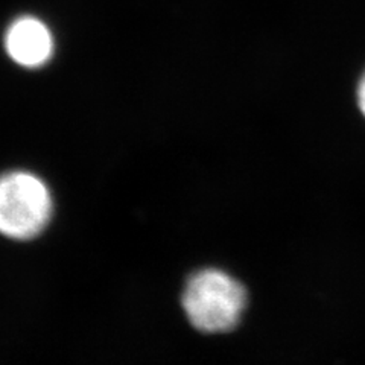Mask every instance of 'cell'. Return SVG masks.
<instances>
[{"label": "cell", "instance_id": "6da1fadb", "mask_svg": "<svg viewBox=\"0 0 365 365\" xmlns=\"http://www.w3.org/2000/svg\"><path fill=\"white\" fill-rule=\"evenodd\" d=\"M181 303L193 327L205 334H221L241 322L247 291L225 271L204 268L187 279Z\"/></svg>", "mask_w": 365, "mask_h": 365}, {"label": "cell", "instance_id": "7a4b0ae2", "mask_svg": "<svg viewBox=\"0 0 365 365\" xmlns=\"http://www.w3.org/2000/svg\"><path fill=\"white\" fill-rule=\"evenodd\" d=\"M53 201L48 185L28 170L0 174V235L31 241L49 225Z\"/></svg>", "mask_w": 365, "mask_h": 365}, {"label": "cell", "instance_id": "3957f363", "mask_svg": "<svg viewBox=\"0 0 365 365\" xmlns=\"http://www.w3.org/2000/svg\"><path fill=\"white\" fill-rule=\"evenodd\" d=\"M5 51L16 64L38 68L53 55V36L44 21L34 16H21L8 26L4 37Z\"/></svg>", "mask_w": 365, "mask_h": 365}, {"label": "cell", "instance_id": "277c9868", "mask_svg": "<svg viewBox=\"0 0 365 365\" xmlns=\"http://www.w3.org/2000/svg\"><path fill=\"white\" fill-rule=\"evenodd\" d=\"M358 106H359L362 114L365 116V73H364L362 79L359 81V86H358Z\"/></svg>", "mask_w": 365, "mask_h": 365}]
</instances>
